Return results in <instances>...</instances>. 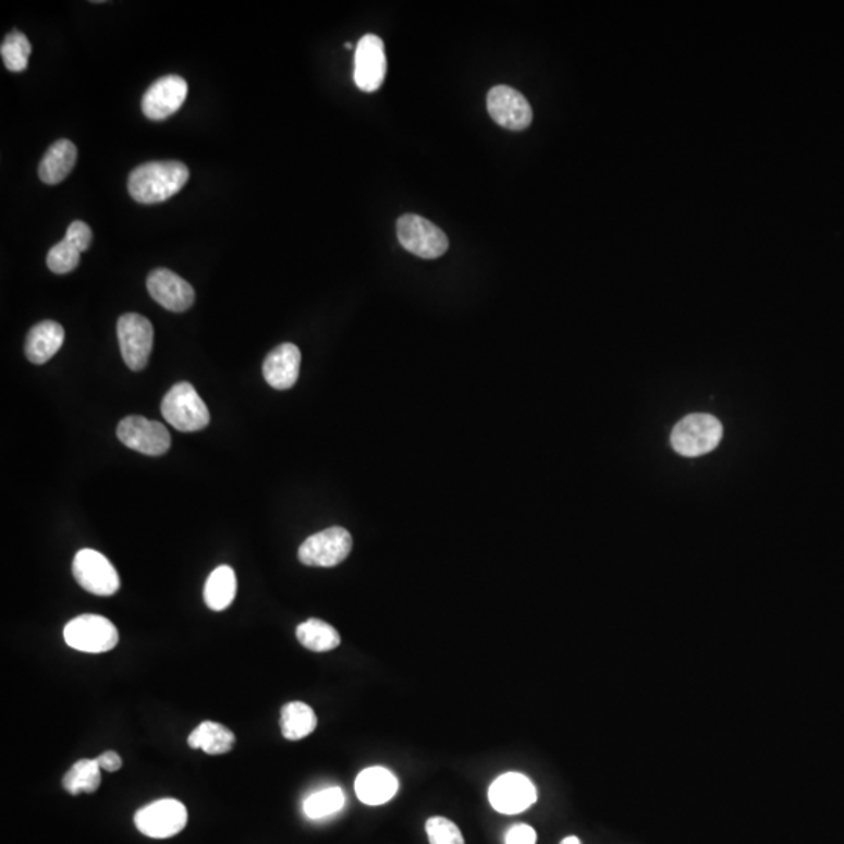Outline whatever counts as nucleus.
Returning a JSON list of instances; mask_svg holds the SVG:
<instances>
[{"label":"nucleus","mask_w":844,"mask_h":844,"mask_svg":"<svg viewBox=\"0 0 844 844\" xmlns=\"http://www.w3.org/2000/svg\"><path fill=\"white\" fill-rule=\"evenodd\" d=\"M147 291L157 304L174 314L188 310L196 299L193 286L181 276L164 268L154 269L147 276Z\"/></svg>","instance_id":"2eb2a0df"},{"label":"nucleus","mask_w":844,"mask_h":844,"mask_svg":"<svg viewBox=\"0 0 844 844\" xmlns=\"http://www.w3.org/2000/svg\"><path fill=\"white\" fill-rule=\"evenodd\" d=\"M96 761L97 765H99L100 770L103 771L117 772L122 768L121 756L120 754L114 753V750H107V753L100 754Z\"/></svg>","instance_id":"7c9ffc66"},{"label":"nucleus","mask_w":844,"mask_h":844,"mask_svg":"<svg viewBox=\"0 0 844 844\" xmlns=\"http://www.w3.org/2000/svg\"><path fill=\"white\" fill-rule=\"evenodd\" d=\"M487 106L493 121L509 131H524L534 120L529 100L512 86H494L488 93Z\"/></svg>","instance_id":"ddd939ff"},{"label":"nucleus","mask_w":844,"mask_h":844,"mask_svg":"<svg viewBox=\"0 0 844 844\" xmlns=\"http://www.w3.org/2000/svg\"><path fill=\"white\" fill-rule=\"evenodd\" d=\"M430 844H465L462 832L451 820L433 817L426 822Z\"/></svg>","instance_id":"cd10ccee"},{"label":"nucleus","mask_w":844,"mask_h":844,"mask_svg":"<svg viewBox=\"0 0 844 844\" xmlns=\"http://www.w3.org/2000/svg\"><path fill=\"white\" fill-rule=\"evenodd\" d=\"M344 804H346V796H344L343 790L330 786V788L321 790L304 800V814L310 820H322V818L338 814Z\"/></svg>","instance_id":"393cba45"},{"label":"nucleus","mask_w":844,"mask_h":844,"mask_svg":"<svg viewBox=\"0 0 844 844\" xmlns=\"http://www.w3.org/2000/svg\"><path fill=\"white\" fill-rule=\"evenodd\" d=\"M117 435L122 444L150 457L167 454L171 448V435L167 427L143 416H127L122 419Z\"/></svg>","instance_id":"9d476101"},{"label":"nucleus","mask_w":844,"mask_h":844,"mask_svg":"<svg viewBox=\"0 0 844 844\" xmlns=\"http://www.w3.org/2000/svg\"><path fill=\"white\" fill-rule=\"evenodd\" d=\"M352 551V537L343 527H330L311 535L302 543L297 556L307 566L332 567L340 565Z\"/></svg>","instance_id":"6e6552de"},{"label":"nucleus","mask_w":844,"mask_h":844,"mask_svg":"<svg viewBox=\"0 0 844 844\" xmlns=\"http://www.w3.org/2000/svg\"><path fill=\"white\" fill-rule=\"evenodd\" d=\"M188 179L189 169L182 161H150L133 169L129 193L136 203L160 204L181 192Z\"/></svg>","instance_id":"f257e3e1"},{"label":"nucleus","mask_w":844,"mask_h":844,"mask_svg":"<svg viewBox=\"0 0 844 844\" xmlns=\"http://www.w3.org/2000/svg\"><path fill=\"white\" fill-rule=\"evenodd\" d=\"M188 811L178 799H160L139 808L135 815V825L149 839H171L185 829Z\"/></svg>","instance_id":"0eeeda50"},{"label":"nucleus","mask_w":844,"mask_h":844,"mask_svg":"<svg viewBox=\"0 0 844 844\" xmlns=\"http://www.w3.org/2000/svg\"><path fill=\"white\" fill-rule=\"evenodd\" d=\"M505 844H537V832L527 824H516L506 832Z\"/></svg>","instance_id":"c756f323"},{"label":"nucleus","mask_w":844,"mask_h":844,"mask_svg":"<svg viewBox=\"0 0 844 844\" xmlns=\"http://www.w3.org/2000/svg\"><path fill=\"white\" fill-rule=\"evenodd\" d=\"M161 415L181 432H199L210 424L206 402L188 382L175 383L168 391L161 402Z\"/></svg>","instance_id":"f03ea898"},{"label":"nucleus","mask_w":844,"mask_h":844,"mask_svg":"<svg viewBox=\"0 0 844 844\" xmlns=\"http://www.w3.org/2000/svg\"><path fill=\"white\" fill-rule=\"evenodd\" d=\"M64 329L56 321H42L32 327L25 340V357L35 365L48 363L63 346Z\"/></svg>","instance_id":"a211bd4d"},{"label":"nucleus","mask_w":844,"mask_h":844,"mask_svg":"<svg viewBox=\"0 0 844 844\" xmlns=\"http://www.w3.org/2000/svg\"><path fill=\"white\" fill-rule=\"evenodd\" d=\"M188 95V85L185 78L179 75H167L158 78L147 88L143 96L142 109L150 121L168 120L178 113Z\"/></svg>","instance_id":"4468645a"},{"label":"nucleus","mask_w":844,"mask_h":844,"mask_svg":"<svg viewBox=\"0 0 844 844\" xmlns=\"http://www.w3.org/2000/svg\"><path fill=\"white\" fill-rule=\"evenodd\" d=\"M397 238L402 247L416 257L433 260L447 254L449 240L447 233L418 215H404L397 221Z\"/></svg>","instance_id":"39448f33"},{"label":"nucleus","mask_w":844,"mask_h":844,"mask_svg":"<svg viewBox=\"0 0 844 844\" xmlns=\"http://www.w3.org/2000/svg\"><path fill=\"white\" fill-rule=\"evenodd\" d=\"M233 745H235V734L225 725L213 723V721H204L188 736L189 748L203 749L210 756L228 754L232 750Z\"/></svg>","instance_id":"aec40b11"},{"label":"nucleus","mask_w":844,"mask_h":844,"mask_svg":"<svg viewBox=\"0 0 844 844\" xmlns=\"http://www.w3.org/2000/svg\"><path fill=\"white\" fill-rule=\"evenodd\" d=\"M64 641L75 651L103 653L113 651L120 643V632L110 620L100 615H81L66 624Z\"/></svg>","instance_id":"7ed1b4c3"},{"label":"nucleus","mask_w":844,"mask_h":844,"mask_svg":"<svg viewBox=\"0 0 844 844\" xmlns=\"http://www.w3.org/2000/svg\"><path fill=\"white\" fill-rule=\"evenodd\" d=\"M236 596L235 571L230 566H219L210 574L204 588V601L213 612L229 609Z\"/></svg>","instance_id":"412c9836"},{"label":"nucleus","mask_w":844,"mask_h":844,"mask_svg":"<svg viewBox=\"0 0 844 844\" xmlns=\"http://www.w3.org/2000/svg\"><path fill=\"white\" fill-rule=\"evenodd\" d=\"M723 427L710 415H689L674 427L671 444L685 457H699L713 451L720 443Z\"/></svg>","instance_id":"20e7f679"},{"label":"nucleus","mask_w":844,"mask_h":844,"mask_svg":"<svg viewBox=\"0 0 844 844\" xmlns=\"http://www.w3.org/2000/svg\"><path fill=\"white\" fill-rule=\"evenodd\" d=\"M296 637L304 648L314 652L333 651L341 643L337 628L321 620H308L299 624Z\"/></svg>","instance_id":"5701e85b"},{"label":"nucleus","mask_w":844,"mask_h":844,"mask_svg":"<svg viewBox=\"0 0 844 844\" xmlns=\"http://www.w3.org/2000/svg\"><path fill=\"white\" fill-rule=\"evenodd\" d=\"M488 797L499 814L516 815L537 803V788L526 775L506 772L491 784Z\"/></svg>","instance_id":"9b49d317"},{"label":"nucleus","mask_w":844,"mask_h":844,"mask_svg":"<svg viewBox=\"0 0 844 844\" xmlns=\"http://www.w3.org/2000/svg\"><path fill=\"white\" fill-rule=\"evenodd\" d=\"M64 240L82 254L91 246L93 232L91 229H89V225L85 224L84 221H74L73 224L68 228Z\"/></svg>","instance_id":"c85d7f7f"},{"label":"nucleus","mask_w":844,"mask_h":844,"mask_svg":"<svg viewBox=\"0 0 844 844\" xmlns=\"http://www.w3.org/2000/svg\"><path fill=\"white\" fill-rule=\"evenodd\" d=\"M74 579L96 596H113L121 588L120 574L110 560L95 549H82L74 556Z\"/></svg>","instance_id":"423d86ee"},{"label":"nucleus","mask_w":844,"mask_h":844,"mask_svg":"<svg viewBox=\"0 0 844 844\" xmlns=\"http://www.w3.org/2000/svg\"><path fill=\"white\" fill-rule=\"evenodd\" d=\"M81 264V253L71 246L66 240L57 243L48 254V266L50 271L56 274H68L73 272Z\"/></svg>","instance_id":"bb28decb"},{"label":"nucleus","mask_w":844,"mask_h":844,"mask_svg":"<svg viewBox=\"0 0 844 844\" xmlns=\"http://www.w3.org/2000/svg\"><path fill=\"white\" fill-rule=\"evenodd\" d=\"M318 725V718L307 704L294 700L283 706L282 713H280V729L282 734L290 742H297V739L305 738L314 731Z\"/></svg>","instance_id":"4be33fe9"},{"label":"nucleus","mask_w":844,"mask_h":844,"mask_svg":"<svg viewBox=\"0 0 844 844\" xmlns=\"http://www.w3.org/2000/svg\"><path fill=\"white\" fill-rule=\"evenodd\" d=\"M0 53H2L7 70L12 71V73H23L28 66L32 45L23 32L14 30L3 39Z\"/></svg>","instance_id":"a878e982"},{"label":"nucleus","mask_w":844,"mask_h":844,"mask_svg":"<svg viewBox=\"0 0 844 844\" xmlns=\"http://www.w3.org/2000/svg\"><path fill=\"white\" fill-rule=\"evenodd\" d=\"M301 369L299 347L283 343L269 352L264 363L266 382L276 390H290L297 382Z\"/></svg>","instance_id":"dca6fc26"},{"label":"nucleus","mask_w":844,"mask_h":844,"mask_svg":"<svg viewBox=\"0 0 844 844\" xmlns=\"http://www.w3.org/2000/svg\"><path fill=\"white\" fill-rule=\"evenodd\" d=\"M387 75L386 45L377 35H365L355 48V85L365 93H375Z\"/></svg>","instance_id":"f8f14e48"},{"label":"nucleus","mask_w":844,"mask_h":844,"mask_svg":"<svg viewBox=\"0 0 844 844\" xmlns=\"http://www.w3.org/2000/svg\"><path fill=\"white\" fill-rule=\"evenodd\" d=\"M100 767L96 759L75 761L74 767L64 774L63 788L70 795H81V793H96L99 790L102 775Z\"/></svg>","instance_id":"b1692460"},{"label":"nucleus","mask_w":844,"mask_h":844,"mask_svg":"<svg viewBox=\"0 0 844 844\" xmlns=\"http://www.w3.org/2000/svg\"><path fill=\"white\" fill-rule=\"evenodd\" d=\"M118 340L125 365L132 371H142L149 362L154 347V327L145 316L122 315L118 319Z\"/></svg>","instance_id":"1a4fd4ad"},{"label":"nucleus","mask_w":844,"mask_h":844,"mask_svg":"<svg viewBox=\"0 0 844 844\" xmlns=\"http://www.w3.org/2000/svg\"><path fill=\"white\" fill-rule=\"evenodd\" d=\"M560 844H580V840L577 836H566Z\"/></svg>","instance_id":"2f4dec72"},{"label":"nucleus","mask_w":844,"mask_h":844,"mask_svg":"<svg viewBox=\"0 0 844 844\" xmlns=\"http://www.w3.org/2000/svg\"><path fill=\"white\" fill-rule=\"evenodd\" d=\"M399 782L387 768L375 767L362 771L355 781V793L366 806H382L396 796Z\"/></svg>","instance_id":"f3484780"},{"label":"nucleus","mask_w":844,"mask_h":844,"mask_svg":"<svg viewBox=\"0 0 844 844\" xmlns=\"http://www.w3.org/2000/svg\"><path fill=\"white\" fill-rule=\"evenodd\" d=\"M77 161V147L70 139H59L49 147L39 163V179L48 185L63 182Z\"/></svg>","instance_id":"6ab92c4d"}]
</instances>
